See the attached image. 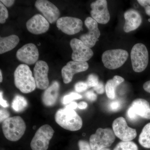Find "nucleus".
Segmentation results:
<instances>
[{
    "instance_id": "obj_38",
    "label": "nucleus",
    "mask_w": 150,
    "mask_h": 150,
    "mask_svg": "<svg viewBox=\"0 0 150 150\" xmlns=\"http://www.w3.org/2000/svg\"><path fill=\"white\" fill-rule=\"evenodd\" d=\"M1 2L5 6L11 7L14 4L15 1L13 0H1Z\"/></svg>"
},
{
    "instance_id": "obj_14",
    "label": "nucleus",
    "mask_w": 150,
    "mask_h": 150,
    "mask_svg": "<svg viewBox=\"0 0 150 150\" xmlns=\"http://www.w3.org/2000/svg\"><path fill=\"white\" fill-rule=\"evenodd\" d=\"M35 6L49 23L57 22L60 17L61 13L59 9L49 1L38 0L35 2Z\"/></svg>"
},
{
    "instance_id": "obj_37",
    "label": "nucleus",
    "mask_w": 150,
    "mask_h": 150,
    "mask_svg": "<svg viewBox=\"0 0 150 150\" xmlns=\"http://www.w3.org/2000/svg\"><path fill=\"white\" fill-rule=\"evenodd\" d=\"M0 104L4 108H7L9 106L7 101L3 98V92L2 91L0 93Z\"/></svg>"
},
{
    "instance_id": "obj_12",
    "label": "nucleus",
    "mask_w": 150,
    "mask_h": 150,
    "mask_svg": "<svg viewBox=\"0 0 150 150\" xmlns=\"http://www.w3.org/2000/svg\"><path fill=\"white\" fill-rule=\"evenodd\" d=\"M16 56L18 60L25 64L33 65L38 61L39 52L35 44L27 43L18 50Z\"/></svg>"
},
{
    "instance_id": "obj_44",
    "label": "nucleus",
    "mask_w": 150,
    "mask_h": 150,
    "mask_svg": "<svg viewBox=\"0 0 150 150\" xmlns=\"http://www.w3.org/2000/svg\"><path fill=\"white\" fill-rule=\"evenodd\" d=\"M149 22H150V19H149Z\"/></svg>"
},
{
    "instance_id": "obj_33",
    "label": "nucleus",
    "mask_w": 150,
    "mask_h": 150,
    "mask_svg": "<svg viewBox=\"0 0 150 150\" xmlns=\"http://www.w3.org/2000/svg\"><path fill=\"white\" fill-rule=\"evenodd\" d=\"M93 89L98 93L100 94L104 93L105 91V87L102 82H99L97 85L94 87Z\"/></svg>"
},
{
    "instance_id": "obj_24",
    "label": "nucleus",
    "mask_w": 150,
    "mask_h": 150,
    "mask_svg": "<svg viewBox=\"0 0 150 150\" xmlns=\"http://www.w3.org/2000/svg\"><path fill=\"white\" fill-rule=\"evenodd\" d=\"M11 105L12 108L15 111L20 112L23 111L27 107L28 102L24 97L16 95L13 100Z\"/></svg>"
},
{
    "instance_id": "obj_36",
    "label": "nucleus",
    "mask_w": 150,
    "mask_h": 150,
    "mask_svg": "<svg viewBox=\"0 0 150 150\" xmlns=\"http://www.w3.org/2000/svg\"><path fill=\"white\" fill-rule=\"evenodd\" d=\"M127 116L128 118L131 121H134L138 118V116L134 113V111L132 110L131 107H129L128 108L127 112Z\"/></svg>"
},
{
    "instance_id": "obj_21",
    "label": "nucleus",
    "mask_w": 150,
    "mask_h": 150,
    "mask_svg": "<svg viewBox=\"0 0 150 150\" xmlns=\"http://www.w3.org/2000/svg\"><path fill=\"white\" fill-rule=\"evenodd\" d=\"M17 35H11L6 37L0 38V54H2L13 50L19 42Z\"/></svg>"
},
{
    "instance_id": "obj_13",
    "label": "nucleus",
    "mask_w": 150,
    "mask_h": 150,
    "mask_svg": "<svg viewBox=\"0 0 150 150\" xmlns=\"http://www.w3.org/2000/svg\"><path fill=\"white\" fill-rule=\"evenodd\" d=\"M92 18L97 23L105 24L109 21L110 15L106 0H97L91 4Z\"/></svg>"
},
{
    "instance_id": "obj_8",
    "label": "nucleus",
    "mask_w": 150,
    "mask_h": 150,
    "mask_svg": "<svg viewBox=\"0 0 150 150\" xmlns=\"http://www.w3.org/2000/svg\"><path fill=\"white\" fill-rule=\"evenodd\" d=\"M112 128L115 136L123 142H130L137 137L136 129L129 127L123 117H118L113 121Z\"/></svg>"
},
{
    "instance_id": "obj_20",
    "label": "nucleus",
    "mask_w": 150,
    "mask_h": 150,
    "mask_svg": "<svg viewBox=\"0 0 150 150\" xmlns=\"http://www.w3.org/2000/svg\"><path fill=\"white\" fill-rule=\"evenodd\" d=\"M130 107L138 117L150 119V105L147 100L137 98L132 102Z\"/></svg>"
},
{
    "instance_id": "obj_10",
    "label": "nucleus",
    "mask_w": 150,
    "mask_h": 150,
    "mask_svg": "<svg viewBox=\"0 0 150 150\" xmlns=\"http://www.w3.org/2000/svg\"><path fill=\"white\" fill-rule=\"evenodd\" d=\"M70 46L73 51V61L86 62L93 56V52L91 48L86 46L80 39L73 38L70 41Z\"/></svg>"
},
{
    "instance_id": "obj_15",
    "label": "nucleus",
    "mask_w": 150,
    "mask_h": 150,
    "mask_svg": "<svg viewBox=\"0 0 150 150\" xmlns=\"http://www.w3.org/2000/svg\"><path fill=\"white\" fill-rule=\"evenodd\" d=\"M49 67L46 62L38 61L33 69L34 78L36 87L41 90H46L49 86L48 78Z\"/></svg>"
},
{
    "instance_id": "obj_1",
    "label": "nucleus",
    "mask_w": 150,
    "mask_h": 150,
    "mask_svg": "<svg viewBox=\"0 0 150 150\" xmlns=\"http://www.w3.org/2000/svg\"><path fill=\"white\" fill-rule=\"evenodd\" d=\"M14 78L15 85L23 93H30L36 88L35 79L27 65H19L14 73Z\"/></svg>"
},
{
    "instance_id": "obj_30",
    "label": "nucleus",
    "mask_w": 150,
    "mask_h": 150,
    "mask_svg": "<svg viewBox=\"0 0 150 150\" xmlns=\"http://www.w3.org/2000/svg\"><path fill=\"white\" fill-rule=\"evenodd\" d=\"M137 1L144 8L146 13L150 16V0H138Z\"/></svg>"
},
{
    "instance_id": "obj_43",
    "label": "nucleus",
    "mask_w": 150,
    "mask_h": 150,
    "mask_svg": "<svg viewBox=\"0 0 150 150\" xmlns=\"http://www.w3.org/2000/svg\"><path fill=\"white\" fill-rule=\"evenodd\" d=\"M100 150H110V149H109V148H104V149H102Z\"/></svg>"
},
{
    "instance_id": "obj_4",
    "label": "nucleus",
    "mask_w": 150,
    "mask_h": 150,
    "mask_svg": "<svg viewBox=\"0 0 150 150\" xmlns=\"http://www.w3.org/2000/svg\"><path fill=\"white\" fill-rule=\"evenodd\" d=\"M115 135L110 128H98L95 134L91 135L89 143L93 150H100L109 147L115 142Z\"/></svg>"
},
{
    "instance_id": "obj_26",
    "label": "nucleus",
    "mask_w": 150,
    "mask_h": 150,
    "mask_svg": "<svg viewBox=\"0 0 150 150\" xmlns=\"http://www.w3.org/2000/svg\"><path fill=\"white\" fill-rule=\"evenodd\" d=\"M82 98L81 95L77 93L71 92L64 96L62 100V103L67 104L72 102L75 100L80 99Z\"/></svg>"
},
{
    "instance_id": "obj_17",
    "label": "nucleus",
    "mask_w": 150,
    "mask_h": 150,
    "mask_svg": "<svg viewBox=\"0 0 150 150\" xmlns=\"http://www.w3.org/2000/svg\"><path fill=\"white\" fill-rule=\"evenodd\" d=\"M26 26L28 30L32 34L39 35L47 32L50 24L43 16L36 14L28 21Z\"/></svg>"
},
{
    "instance_id": "obj_25",
    "label": "nucleus",
    "mask_w": 150,
    "mask_h": 150,
    "mask_svg": "<svg viewBox=\"0 0 150 150\" xmlns=\"http://www.w3.org/2000/svg\"><path fill=\"white\" fill-rule=\"evenodd\" d=\"M113 150H139V148L134 142L122 141L117 144Z\"/></svg>"
},
{
    "instance_id": "obj_31",
    "label": "nucleus",
    "mask_w": 150,
    "mask_h": 150,
    "mask_svg": "<svg viewBox=\"0 0 150 150\" xmlns=\"http://www.w3.org/2000/svg\"><path fill=\"white\" fill-rule=\"evenodd\" d=\"M79 150H93L90 143L85 140H80L78 142Z\"/></svg>"
},
{
    "instance_id": "obj_2",
    "label": "nucleus",
    "mask_w": 150,
    "mask_h": 150,
    "mask_svg": "<svg viewBox=\"0 0 150 150\" xmlns=\"http://www.w3.org/2000/svg\"><path fill=\"white\" fill-rule=\"evenodd\" d=\"M55 121L64 129L75 131L80 130L83 126L82 118L74 110L61 108L56 112Z\"/></svg>"
},
{
    "instance_id": "obj_42",
    "label": "nucleus",
    "mask_w": 150,
    "mask_h": 150,
    "mask_svg": "<svg viewBox=\"0 0 150 150\" xmlns=\"http://www.w3.org/2000/svg\"><path fill=\"white\" fill-rule=\"evenodd\" d=\"M3 81V76L2 71L0 70V82L1 83Z\"/></svg>"
},
{
    "instance_id": "obj_16",
    "label": "nucleus",
    "mask_w": 150,
    "mask_h": 150,
    "mask_svg": "<svg viewBox=\"0 0 150 150\" xmlns=\"http://www.w3.org/2000/svg\"><path fill=\"white\" fill-rule=\"evenodd\" d=\"M88 68L87 62L70 61L62 69V75L64 82L66 84L69 83L75 74L85 71Z\"/></svg>"
},
{
    "instance_id": "obj_3",
    "label": "nucleus",
    "mask_w": 150,
    "mask_h": 150,
    "mask_svg": "<svg viewBox=\"0 0 150 150\" xmlns=\"http://www.w3.org/2000/svg\"><path fill=\"white\" fill-rule=\"evenodd\" d=\"M5 137L9 141L16 142L21 139L26 130L24 120L19 116L9 117L2 123Z\"/></svg>"
},
{
    "instance_id": "obj_39",
    "label": "nucleus",
    "mask_w": 150,
    "mask_h": 150,
    "mask_svg": "<svg viewBox=\"0 0 150 150\" xmlns=\"http://www.w3.org/2000/svg\"><path fill=\"white\" fill-rule=\"evenodd\" d=\"M77 107H78V104L76 103L75 102L70 103H69V105H68L65 107L66 108L73 109V110H74Z\"/></svg>"
},
{
    "instance_id": "obj_11",
    "label": "nucleus",
    "mask_w": 150,
    "mask_h": 150,
    "mask_svg": "<svg viewBox=\"0 0 150 150\" xmlns=\"http://www.w3.org/2000/svg\"><path fill=\"white\" fill-rule=\"evenodd\" d=\"M83 25L80 19L72 17H62L56 22L57 28L69 35H74L79 32L82 28Z\"/></svg>"
},
{
    "instance_id": "obj_34",
    "label": "nucleus",
    "mask_w": 150,
    "mask_h": 150,
    "mask_svg": "<svg viewBox=\"0 0 150 150\" xmlns=\"http://www.w3.org/2000/svg\"><path fill=\"white\" fill-rule=\"evenodd\" d=\"M10 113L5 109H1L0 110V122H4L5 120L9 118Z\"/></svg>"
},
{
    "instance_id": "obj_35",
    "label": "nucleus",
    "mask_w": 150,
    "mask_h": 150,
    "mask_svg": "<svg viewBox=\"0 0 150 150\" xmlns=\"http://www.w3.org/2000/svg\"><path fill=\"white\" fill-rule=\"evenodd\" d=\"M86 97L89 100L91 101H94L97 100V96L96 94L94 93L93 91H89L86 92L85 93Z\"/></svg>"
},
{
    "instance_id": "obj_6",
    "label": "nucleus",
    "mask_w": 150,
    "mask_h": 150,
    "mask_svg": "<svg viewBox=\"0 0 150 150\" xmlns=\"http://www.w3.org/2000/svg\"><path fill=\"white\" fill-rule=\"evenodd\" d=\"M129 53L122 49H112L105 51L102 55V61L104 67L110 70L120 68L126 62Z\"/></svg>"
},
{
    "instance_id": "obj_32",
    "label": "nucleus",
    "mask_w": 150,
    "mask_h": 150,
    "mask_svg": "<svg viewBox=\"0 0 150 150\" xmlns=\"http://www.w3.org/2000/svg\"><path fill=\"white\" fill-rule=\"evenodd\" d=\"M121 107V102L118 100L112 101L109 104V109L113 111H116L119 110Z\"/></svg>"
},
{
    "instance_id": "obj_23",
    "label": "nucleus",
    "mask_w": 150,
    "mask_h": 150,
    "mask_svg": "<svg viewBox=\"0 0 150 150\" xmlns=\"http://www.w3.org/2000/svg\"><path fill=\"white\" fill-rule=\"evenodd\" d=\"M139 142L144 148L150 149V123L145 125L139 138Z\"/></svg>"
},
{
    "instance_id": "obj_18",
    "label": "nucleus",
    "mask_w": 150,
    "mask_h": 150,
    "mask_svg": "<svg viewBox=\"0 0 150 150\" xmlns=\"http://www.w3.org/2000/svg\"><path fill=\"white\" fill-rule=\"evenodd\" d=\"M125 19L123 30L126 33H129L137 29L142 24V17L137 11L129 9L124 13Z\"/></svg>"
},
{
    "instance_id": "obj_27",
    "label": "nucleus",
    "mask_w": 150,
    "mask_h": 150,
    "mask_svg": "<svg viewBox=\"0 0 150 150\" xmlns=\"http://www.w3.org/2000/svg\"><path fill=\"white\" fill-rule=\"evenodd\" d=\"M8 17V11L5 6L0 2V23L3 24L6 22V20Z\"/></svg>"
},
{
    "instance_id": "obj_29",
    "label": "nucleus",
    "mask_w": 150,
    "mask_h": 150,
    "mask_svg": "<svg viewBox=\"0 0 150 150\" xmlns=\"http://www.w3.org/2000/svg\"><path fill=\"white\" fill-rule=\"evenodd\" d=\"M88 88L86 82L83 81L79 82L75 85V90L77 92L81 93L85 91Z\"/></svg>"
},
{
    "instance_id": "obj_40",
    "label": "nucleus",
    "mask_w": 150,
    "mask_h": 150,
    "mask_svg": "<svg viewBox=\"0 0 150 150\" xmlns=\"http://www.w3.org/2000/svg\"><path fill=\"white\" fill-rule=\"evenodd\" d=\"M143 88H144L145 91L150 93V81L146 82L144 84Z\"/></svg>"
},
{
    "instance_id": "obj_7",
    "label": "nucleus",
    "mask_w": 150,
    "mask_h": 150,
    "mask_svg": "<svg viewBox=\"0 0 150 150\" xmlns=\"http://www.w3.org/2000/svg\"><path fill=\"white\" fill-rule=\"evenodd\" d=\"M54 129L48 124L43 125L38 129L30 143L32 150H47L49 142L54 134Z\"/></svg>"
},
{
    "instance_id": "obj_22",
    "label": "nucleus",
    "mask_w": 150,
    "mask_h": 150,
    "mask_svg": "<svg viewBox=\"0 0 150 150\" xmlns=\"http://www.w3.org/2000/svg\"><path fill=\"white\" fill-rule=\"evenodd\" d=\"M124 81V78L117 75L107 81L105 86V92L109 99H114L115 98L116 88Z\"/></svg>"
},
{
    "instance_id": "obj_9",
    "label": "nucleus",
    "mask_w": 150,
    "mask_h": 150,
    "mask_svg": "<svg viewBox=\"0 0 150 150\" xmlns=\"http://www.w3.org/2000/svg\"><path fill=\"white\" fill-rule=\"evenodd\" d=\"M85 24L88 29V32L82 34L80 37V40L89 48H91L96 44L100 35L98 23L92 17L87 18L85 21Z\"/></svg>"
},
{
    "instance_id": "obj_19",
    "label": "nucleus",
    "mask_w": 150,
    "mask_h": 150,
    "mask_svg": "<svg viewBox=\"0 0 150 150\" xmlns=\"http://www.w3.org/2000/svg\"><path fill=\"white\" fill-rule=\"evenodd\" d=\"M60 90V85L58 82L54 81L45 90L42 96V102L48 107H51L56 104Z\"/></svg>"
},
{
    "instance_id": "obj_41",
    "label": "nucleus",
    "mask_w": 150,
    "mask_h": 150,
    "mask_svg": "<svg viewBox=\"0 0 150 150\" xmlns=\"http://www.w3.org/2000/svg\"><path fill=\"white\" fill-rule=\"evenodd\" d=\"M87 103L84 102V101L80 102L78 104V108H79V109H81V110L86 109V108H87Z\"/></svg>"
},
{
    "instance_id": "obj_28",
    "label": "nucleus",
    "mask_w": 150,
    "mask_h": 150,
    "mask_svg": "<svg viewBox=\"0 0 150 150\" xmlns=\"http://www.w3.org/2000/svg\"><path fill=\"white\" fill-rule=\"evenodd\" d=\"M99 82L98 76L94 74H91L89 75L86 81L89 88L96 86Z\"/></svg>"
},
{
    "instance_id": "obj_5",
    "label": "nucleus",
    "mask_w": 150,
    "mask_h": 150,
    "mask_svg": "<svg viewBox=\"0 0 150 150\" xmlns=\"http://www.w3.org/2000/svg\"><path fill=\"white\" fill-rule=\"evenodd\" d=\"M131 58L134 71L140 73L144 71L149 62V52L146 46L141 43L134 45L131 49Z\"/></svg>"
}]
</instances>
